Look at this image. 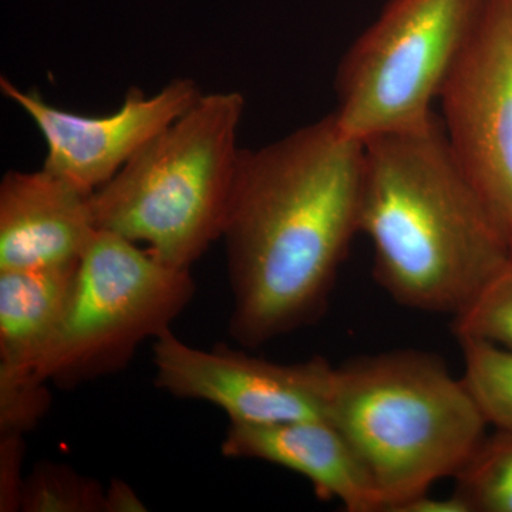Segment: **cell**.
<instances>
[{
    "label": "cell",
    "instance_id": "1",
    "mask_svg": "<svg viewBox=\"0 0 512 512\" xmlns=\"http://www.w3.org/2000/svg\"><path fill=\"white\" fill-rule=\"evenodd\" d=\"M363 143L333 113L239 156L222 237L229 332L258 348L326 312L359 234Z\"/></svg>",
    "mask_w": 512,
    "mask_h": 512
},
{
    "label": "cell",
    "instance_id": "2",
    "mask_svg": "<svg viewBox=\"0 0 512 512\" xmlns=\"http://www.w3.org/2000/svg\"><path fill=\"white\" fill-rule=\"evenodd\" d=\"M359 234L373 275L403 308L456 316L512 262L436 117L363 143Z\"/></svg>",
    "mask_w": 512,
    "mask_h": 512
},
{
    "label": "cell",
    "instance_id": "3",
    "mask_svg": "<svg viewBox=\"0 0 512 512\" xmlns=\"http://www.w3.org/2000/svg\"><path fill=\"white\" fill-rule=\"evenodd\" d=\"M329 420L355 448L390 512L454 478L488 427L463 379L440 356L417 349L335 367Z\"/></svg>",
    "mask_w": 512,
    "mask_h": 512
},
{
    "label": "cell",
    "instance_id": "4",
    "mask_svg": "<svg viewBox=\"0 0 512 512\" xmlns=\"http://www.w3.org/2000/svg\"><path fill=\"white\" fill-rule=\"evenodd\" d=\"M244 110L241 93L202 94L93 192L97 228L144 242L165 265L190 269L222 237Z\"/></svg>",
    "mask_w": 512,
    "mask_h": 512
},
{
    "label": "cell",
    "instance_id": "5",
    "mask_svg": "<svg viewBox=\"0 0 512 512\" xmlns=\"http://www.w3.org/2000/svg\"><path fill=\"white\" fill-rule=\"evenodd\" d=\"M487 0H389L336 72L340 130L365 143L427 126Z\"/></svg>",
    "mask_w": 512,
    "mask_h": 512
},
{
    "label": "cell",
    "instance_id": "6",
    "mask_svg": "<svg viewBox=\"0 0 512 512\" xmlns=\"http://www.w3.org/2000/svg\"><path fill=\"white\" fill-rule=\"evenodd\" d=\"M194 292L190 269L165 265L148 249L99 229L80 259L37 379L73 387L123 369L144 340L171 329Z\"/></svg>",
    "mask_w": 512,
    "mask_h": 512
},
{
    "label": "cell",
    "instance_id": "7",
    "mask_svg": "<svg viewBox=\"0 0 512 512\" xmlns=\"http://www.w3.org/2000/svg\"><path fill=\"white\" fill-rule=\"evenodd\" d=\"M439 100L451 153L512 255V0H487Z\"/></svg>",
    "mask_w": 512,
    "mask_h": 512
},
{
    "label": "cell",
    "instance_id": "8",
    "mask_svg": "<svg viewBox=\"0 0 512 512\" xmlns=\"http://www.w3.org/2000/svg\"><path fill=\"white\" fill-rule=\"evenodd\" d=\"M153 363L158 389L214 404L231 423L329 420L335 366L325 357L281 365L225 346L194 348L170 329L154 339Z\"/></svg>",
    "mask_w": 512,
    "mask_h": 512
},
{
    "label": "cell",
    "instance_id": "9",
    "mask_svg": "<svg viewBox=\"0 0 512 512\" xmlns=\"http://www.w3.org/2000/svg\"><path fill=\"white\" fill-rule=\"evenodd\" d=\"M0 92L35 121L45 138L43 168L86 194L103 187L202 96L191 79H175L154 96L131 87L119 110L94 117L57 109L36 90L19 89L5 76Z\"/></svg>",
    "mask_w": 512,
    "mask_h": 512
},
{
    "label": "cell",
    "instance_id": "10",
    "mask_svg": "<svg viewBox=\"0 0 512 512\" xmlns=\"http://www.w3.org/2000/svg\"><path fill=\"white\" fill-rule=\"evenodd\" d=\"M92 194L42 170L0 183V271L77 264L97 234Z\"/></svg>",
    "mask_w": 512,
    "mask_h": 512
},
{
    "label": "cell",
    "instance_id": "11",
    "mask_svg": "<svg viewBox=\"0 0 512 512\" xmlns=\"http://www.w3.org/2000/svg\"><path fill=\"white\" fill-rule=\"evenodd\" d=\"M222 456L265 461L305 477L323 500L349 512L383 511V498L355 448L330 420L231 423Z\"/></svg>",
    "mask_w": 512,
    "mask_h": 512
},
{
    "label": "cell",
    "instance_id": "12",
    "mask_svg": "<svg viewBox=\"0 0 512 512\" xmlns=\"http://www.w3.org/2000/svg\"><path fill=\"white\" fill-rule=\"evenodd\" d=\"M77 268L0 271V384L39 380L36 367L62 325Z\"/></svg>",
    "mask_w": 512,
    "mask_h": 512
},
{
    "label": "cell",
    "instance_id": "13",
    "mask_svg": "<svg viewBox=\"0 0 512 512\" xmlns=\"http://www.w3.org/2000/svg\"><path fill=\"white\" fill-rule=\"evenodd\" d=\"M454 480L468 512H512V431L485 434Z\"/></svg>",
    "mask_w": 512,
    "mask_h": 512
},
{
    "label": "cell",
    "instance_id": "14",
    "mask_svg": "<svg viewBox=\"0 0 512 512\" xmlns=\"http://www.w3.org/2000/svg\"><path fill=\"white\" fill-rule=\"evenodd\" d=\"M463 357L461 379L488 426L512 431V350L477 339H457Z\"/></svg>",
    "mask_w": 512,
    "mask_h": 512
},
{
    "label": "cell",
    "instance_id": "15",
    "mask_svg": "<svg viewBox=\"0 0 512 512\" xmlns=\"http://www.w3.org/2000/svg\"><path fill=\"white\" fill-rule=\"evenodd\" d=\"M25 511H106V491L90 478L59 464H40L23 484Z\"/></svg>",
    "mask_w": 512,
    "mask_h": 512
},
{
    "label": "cell",
    "instance_id": "16",
    "mask_svg": "<svg viewBox=\"0 0 512 512\" xmlns=\"http://www.w3.org/2000/svg\"><path fill=\"white\" fill-rule=\"evenodd\" d=\"M457 339H477L512 350V262L453 318Z\"/></svg>",
    "mask_w": 512,
    "mask_h": 512
},
{
    "label": "cell",
    "instance_id": "17",
    "mask_svg": "<svg viewBox=\"0 0 512 512\" xmlns=\"http://www.w3.org/2000/svg\"><path fill=\"white\" fill-rule=\"evenodd\" d=\"M22 436L2 434L0 439V510L15 511L22 504L23 483L19 480Z\"/></svg>",
    "mask_w": 512,
    "mask_h": 512
},
{
    "label": "cell",
    "instance_id": "18",
    "mask_svg": "<svg viewBox=\"0 0 512 512\" xmlns=\"http://www.w3.org/2000/svg\"><path fill=\"white\" fill-rule=\"evenodd\" d=\"M393 512H468L466 505L456 495L448 498H434L430 493L419 495L394 508Z\"/></svg>",
    "mask_w": 512,
    "mask_h": 512
},
{
    "label": "cell",
    "instance_id": "19",
    "mask_svg": "<svg viewBox=\"0 0 512 512\" xmlns=\"http://www.w3.org/2000/svg\"><path fill=\"white\" fill-rule=\"evenodd\" d=\"M144 504L140 498L131 490L130 485L123 481H113L106 490V511L126 512L144 511Z\"/></svg>",
    "mask_w": 512,
    "mask_h": 512
}]
</instances>
